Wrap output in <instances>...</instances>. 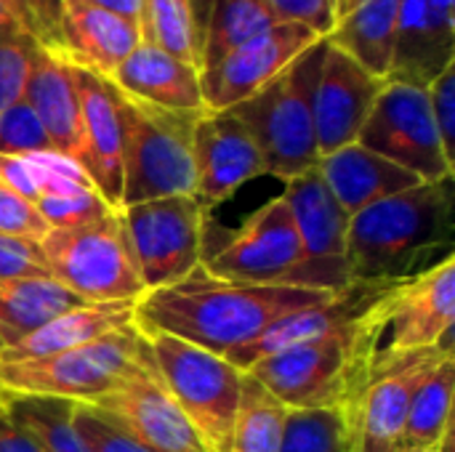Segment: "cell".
<instances>
[{"mask_svg":"<svg viewBox=\"0 0 455 452\" xmlns=\"http://www.w3.org/2000/svg\"><path fill=\"white\" fill-rule=\"evenodd\" d=\"M120 210L147 290L173 285L200 266L208 237V210L195 194L157 197Z\"/></svg>","mask_w":455,"mask_h":452,"instance_id":"obj_9","label":"cell"},{"mask_svg":"<svg viewBox=\"0 0 455 452\" xmlns=\"http://www.w3.org/2000/svg\"><path fill=\"white\" fill-rule=\"evenodd\" d=\"M317 170L349 218L379 200H387L392 194H400L405 189L424 184L411 170L365 149L357 141L320 157Z\"/></svg>","mask_w":455,"mask_h":452,"instance_id":"obj_25","label":"cell"},{"mask_svg":"<svg viewBox=\"0 0 455 452\" xmlns=\"http://www.w3.org/2000/svg\"><path fill=\"white\" fill-rule=\"evenodd\" d=\"M85 3L99 5L104 11H112V13L144 27V0H85Z\"/></svg>","mask_w":455,"mask_h":452,"instance_id":"obj_45","label":"cell"},{"mask_svg":"<svg viewBox=\"0 0 455 452\" xmlns=\"http://www.w3.org/2000/svg\"><path fill=\"white\" fill-rule=\"evenodd\" d=\"M136 320V304H83L77 309H69L35 333L19 338L16 344L3 346L0 365H16L27 360L51 357L75 346H83L88 341H96L117 328H125Z\"/></svg>","mask_w":455,"mask_h":452,"instance_id":"obj_26","label":"cell"},{"mask_svg":"<svg viewBox=\"0 0 455 452\" xmlns=\"http://www.w3.org/2000/svg\"><path fill=\"white\" fill-rule=\"evenodd\" d=\"M51 149V139L45 136L35 109L24 99L0 112V155L21 157Z\"/></svg>","mask_w":455,"mask_h":452,"instance_id":"obj_36","label":"cell"},{"mask_svg":"<svg viewBox=\"0 0 455 452\" xmlns=\"http://www.w3.org/2000/svg\"><path fill=\"white\" fill-rule=\"evenodd\" d=\"M427 96H429V107H432L443 147L455 163V61H451L427 85Z\"/></svg>","mask_w":455,"mask_h":452,"instance_id":"obj_40","label":"cell"},{"mask_svg":"<svg viewBox=\"0 0 455 452\" xmlns=\"http://www.w3.org/2000/svg\"><path fill=\"white\" fill-rule=\"evenodd\" d=\"M147 354V338L133 320L131 325L83 346L40 360L0 365V392L91 405L93 400L117 389L144 362Z\"/></svg>","mask_w":455,"mask_h":452,"instance_id":"obj_7","label":"cell"},{"mask_svg":"<svg viewBox=\"0 0 455 452\" xmlns=\"http://www.w3.org/2000/svg\"><path fill=\"white\" fill-rule=\"evenodd\" d=\"M35 208L48 229H67L88 224L109 210H115L93 186V181H69L43 192L35 200Z\"/></svg>","mask_w":455,"mask_h":452,"instance_id":"obj_35","label":"cell"},{"mask_svg":"<svg viewBox=\"0 0 455 452\" xmlns=\"http://www.w3.org/2000/svg\"><path fill=\"white\" fill-rule=\"evenodd\" d=\"M91 408L149 452H208L160 381L152 352L117 389L93 400Z\"/></svg>","mask_w":455,"mask_h":452,"instance_id":"obj_14","label":"cell"},{"mask_svg":"<svg viewBox=\"0 0 455 452\" xmlns=\"http://www.w3.org/2000/svg\"><path fill=\"white\" fill-rule=\"evenodd\" d=\"M72 421H75V429L80 432V437L88 442V448L93 452H149L133 437H128L123 429H117L104 416H99L91 405L75 402Z\"/></svg>","mask_w":455,"mask_h":452,"instance_id":"obj_38","label":"cell"},{"mask_svg":"<svg viewBox=\"0 0 455 452\" xmlns=\"http://www.w3.org/2000/svg\"><path fill=\"white\" fill-rule=\"evenodd\" d=\"M83 109V157L80 165L99 189V194L120 208L123 194V133L120 117L107 77L75 67Z\"/></svg>","mask_w":455,"mask_h":452,"instance_id":"obj_21","label":"cell"},{"mask_svg":"<svg viewBox=\"0 0 455 452\" xmlns=\"http://www.w3.org/2000/svg\"><path fill=\"white\" fill-rule=\"evenodd\" d=\"M29 19H32V29H35V40L64 59V35H61V16H64V0H24Z\"/></svg>","mask_w":455,"mask_h":452,"instance_id":"obj_43","label":"cell"},{"mask_svg":"<svg viewBox=\"0 0 455 452\" xmlns=\"http://www.w3.org/2000/svg\"><path fill=\"white\" fill-rule=\"evenodd\" d=\"M288 408L245 373L229 452H280Z\"/></svg>","mask_w":455,"mask_h":452,"instance_id":"obj_32","label":"cell"},{"mask_svg":"<svg viewBox=\"0 0 455 452\" xmlns=\"http://www.w3.org/2000/svg\"><path fill=\"white\" fill-rule=\"evenodd\" d=\"M3 3V8L16 19V24L21 27V29H27L32 37H35V29H32V19H29V11H27V5H24V0H0Z\"/></svg>","mask_w":455,"mask_h":452,"instance_id":"obj_46","label":"cell"},{"mask_svg":"<svg viewBox=\"0 0 455 452\" xmlns=\"http://www.w3.org/2000/svg\"><path fill=\"white\" fill-rule=\"evenodd\" d=\"M304 264L291 208L280 194L248 216L240 229L229 232L221 245L205 250L200 269L227 282L301 285Z\"/></svg>","mask_w":455,"mask_h":452,"instance_id":"obj_10","label":"cell"},{"mask_svg":"<svg viewBox=\"0 0 455 452\" xmlns=\"http://www.w3.org/2000/svg\"><path fill=\"white\" fill-rule=\"evenodd\" d=\"M381 360L405 357L453 341L455 333V256L448 253L429 269L397 282L384 298Z\"/></svg>","mask_w":455,"mask_h":452,"instance_id":"obj_13","label":"cell"},{"mask_svg":"<svg viewBox=\"0 0 455 452\" xmlns=\"http://www.w3.org/2000/svg\"><path fill=\"white\" fill-rule=\"evenodd\" d=\"M400 24V0H360L349 13L339 16L331 35V45L349 53L371 75L389 80Z\"/></svg>","mask_w":455,"mask_h":452,"instance_id":"obj_27","label":"cell"},{"mask_svg":"<svg viewBox=\"0 0 455 452\" xmlns=\"http://www.w3.org/2000/svg\"><path fill=\"white\" fill-rule=\"evenodd\" d=\"M37 248L48 274L85 304H136L147 293L120 208L80 226L48 229Z\"/></svg>","mask_w":455,"mask_h":452,"instance_id":"obj_6","label":"cell"},{"mask_svg":"<svg viewBox=\"0 0 455 452\" xmlns=\"http://www.w3.org/2000/svg\"><path fill=\"white\" fill-rule=\"evenodd\" d=\"M24 101L35 109L45 136L51 139V147L80 163L83 109L75 64L37 45L24 85Z\"/></svg>","mask_w":455,"mask_h":452,"instance_id":"obj_23","label":"cell"},{"mask_svg":"<svg viewBox=\"0 0 455 452\" xmlns=\"http://www.w3.org/2000/svg\"><path fill=\"white\" fill-rule=\"evenodd\" d=\"M357 3H360V0H336V19L344 16V13H349Z\"/></svg>","mask_w":455,"mask_h":452,"instance_id":"obj_50","label":"cell"},{"mask_svg":"<svg viewBox=\"0 0 455 452\" xmlns=\"http://www.w3.org/2000/svg\"><path fill=\"white\" fill-rule=\"evenodd\" d=\"M85 301L53 277H21L0 282V338L16 344L53 317L83 306Z\"/></svg>","mask_w":455,"mask_h":452,"instance_id":"obj_28","label":"cell"},{"mask_svg":"<svg viewBox=\"0 0 455 452\" xmlns=\"http://www.w3.org/2000/svg\"><path fill=\"white\" fill-rule=\"evenodd\" d=\"M453 448V434L451 437H445L440 445H432V448H408V450H400V452H451Z\"/></svg>","mask_w":455,"mask_h":452,"instance_id":"obj_49","label":"cell"},{"mask_svg":"<svg viewBox=\"0 0 455 452\" xmlns=\"http://www.w3.org/2000/svg\"><path fill=\"white\" fill-rule=\"evenodd\" d=\"M453 394L455 357H448L419 384L411 400L403 429V450L432 448L453 434Z\"/></svg>","mask_w":455,"mask_h":452,"instance_id":"obj_29","label":"cell"},{"mask_svg":"<svg viewBox=\"0 0 455 452\" xmlns=\"http://www.w3.org/2000/svg\"><path fill=\"white\" fill-rule=\"evenodd\" d=\"M0 405H5V392H0Z\"/></svg>","mask_w":455,"mask_h":452,"instance_id":"obj_51","label":"cell"},{"mask_svg":"<svg viewBox=\"0 0 455 452\" xmlns=\"http://www.w3.org/2000/svg\"><path fill=\"white\" fill-rule=\"evenodd\" d=\"M75 402L56 397L5 394V413L16 426L29 432L45 452H93L72 421Z\"/></svg>","mask_w":455,"mask_h":452,"instance_id":"obj_31","label":"cell"},{"mask_svg":"<svg viewBox=\"0 0 455 452\" xmlns=\"http://www.w3.org/2000/svg\"><path fill=\"white\" fill-rule=\"evenodd\" d=\"M157 376L208 452H229L245 373L227 357L165 333H144Z\"/></svg>","mask_w":455,"mask_h":452,"instance_id":"obj_8","label":"cell"},{"mask_svg":"<svg viewBox=\"0 0 455 452\" xmlns=\"http://www.w3.org/2000/svg\"><path fill=\"white\" fill-rule=\"evenodd\" d=\"M3 346H5V344H3V338H0V352H3Z\"/></svg>","mask_w":455,"mask_h":452,"instance_id":"obj_52","label":"cell"},{"mask_svg":"<svg viewBox=\"0 0 455 452\" xmlns=\"http://www.w3.org/2000/svg\"><path fill=\"white\" fill-rule=\"evenodd\" d=\"M277 21H293L328 37L336 24V0H267Z\"/></svg>","mask_w":455,"mask_h":452,"instance_id":"obj_41","label":"cell"},{"mask_svg":"<svg viewBox=\"0 0 455 452\" xmlns=\"http://www.w3.org/2000/svg\"><path fill=\"white\" fill-rule=\"evenodd\" d=\"M392 285L395 282H349L347 288L331 293L325 301H317L312 306L285 314L261 338H256L253 344H248L243 349H235L232 354H227V360L245 373L253 362H259L269 354H277L283 349L336 333V330L363 320L389 293Z\"/></svg>","mask_w":455,"mask_h":452,"instance_id":"obj_19","label":"cell"},{"mask_svg":"<svg viewBox=\"0 0 455 452\" xmlns=\"http://www.w3.org/2000/svg\"><path fill=\"white\" fill-rule=\"evenodd\" d=\"M195 197L211 208L227 202L243 184L267 176L261 147L235 109H205L195 125Z\"/></svg>","mask_w":455,"mask_h":452,"instance_id":"obj_17","label":"cell"},{"mask_svg":"<svg viewBox=\"0 0 455 452\" xmlns=\"http://www.w3.org/2000/svg\"><path fill=\"white\" fill-rule=\"evenodd\" d=\"M37 45L40 43L24 29L0 40V112L24 99V85Z\"/></svg>","mask_w":455,"mask_h":452,"instance_id":"obj_37","label":"cell"},{"mask_svg":"<svg viewBox=\"0 0 455 452\" xmlns=\"http://www.w3.org/2000/svg\"><path fill=\"white\" fill-rule=\"evenodd\" d=\"M19 29H21V27L16 24V19H13V16L3 8V3H0V40L8 37V35H13V32H19ZM24 32H27V29H24Z\"/></svg>","mask_w":455,"mask_h":452,"instance_id":"obj_48","label":"cell"},{"mask_svg":"<svg viewBox=\"0 0 455 452\" xmlns=\"http://www.w3.org/2000/svg\"><path fill=\"white\" fill-rule=\"evenodd\" d=\"M189 5H192V16H195L197 29H200V37H203L208 16H211V8H213V0H189Z\"/></svg>","mask_w":455,"mask_h":452,"instance_id":"obj_47","label":"cell"},{"mask_svg":"<svg viewBox=\"0 0 455 452\" xmlns=\"http://www.w3.org/2000/svg\"><path fill=\"white\" fill-rule=\"evenodd\" d=\"M325 56V37L291 61L269 85L235 109L251 133L256 136L267 176L291 181L317 168V136H315V88Z\"/></svg>","mask_w":455,"mask_h":452,"instance_id":"obj_5","label":"cell"},{"mask_svg":"<svg viewBox=\"0 0 455 452\" xmlns=\"http://www.w3.org/2000/svg\"><path fill=\"white\" fill-rule=\"evenodd\" d=\"M384 298L363 320L323 338L269 354L253 362L245 373L288 410L349 408L368 378L384 338Z\"/></svg>","mask_w":455,"mask_h":452,"instance_id":"obj_3","label":"cell"},{"mask_svg":"<svg viewBox=\"0 0 455 452\" xmlns=\"http://www.w3.org/2000/svg\"><path fill=\"white\" fill-rule=\"evenodd\" d=\"M448 357H455L453 341L421 349L405 357H373L371 373L349 402V424L355 452H400L411 400L419 384Z\"/></svg>","mask_w":455,"mask_h":452,"instance_id":"obj_12","label":"cell"},{"mask_svg":"<svg viewBox=\"0 0 455 452\" xmlns=\"http://www.w3.org/2000/svg\"><path fill=\"white\" fill-rule=\"evenodd\" d=\"M0 232L27 242H40L48 232L37 208L27 197L13 192L5 181H0Z\"/></svg>","mask_w":455,"mask_h":452,"instance_id":"obj_39","label":"cell"},{"mask_svg":"<svg viewBox=\"0 0 455 452\" xmlns=\"http://www.w3.org/2000/svg\"><path fill=\"white\" fill-rule=\"evenodd\" d=\"M336 290L301 285H248L205 274L200 266L136 301V328L165 333L213 354H232L261 338L285 314L325 301Z\"/></svg>","mask_w":455,"mask_h":452,"instance_id":"obj_1","label":"cell"},{"mask_svg":"<svg viewBox=\"0 0 455 452\" xmlns=\"http://www.w3.org/2000/svg\"><path fill=\"white\" fill-rule=\"evenodd\" d=\"M387 80L371 75L349 53L325 40L315 88V136L320 157L357 141Z\"/></svg>","mask_w":455,"mask_h":452,"instance_id":"obj_18","label":"cell"},{"mask_svg":"<svg viewBox=\"0 0 455 452\" xmlns=\"http://www.w3.org/2000/svg\"><path fill=\"white\" fill-rule=\"evenodd\" d=\"M0 452H45L29 432L11 421L5 405H0Z\"/></svg>","mask_w":455,"mask_h":452,"instance_id":"obj_44","label":"cell"},{"mask_svg":"<svg viewBox=\"0 0 455 452\" xmlns=\"http://www.w3.org/2000/svg\"><path fill=\"white\" fill-rule=\"evenodd\" d=\"M280 452H355L347 408L288 410Z\"/></svg>","mask_w":455,"mask_h":452,"instance_id":"obj_33","label":"cell"},{"mask_svg":"<svg viewBox=\"0 0 455 452\" xmlns=\"http://www.w3.org/2000/svg\"><path fill=\"white\" fill-rule=\"evenodd\" d=\"M455 61V0H400L389 80L427 88Z\"/></svg>","mask_w":455,"mask_h":452,"instance_id":"obj_20","label":"cell"},{"mask_svg":"<svg viewBox=\"0 0 455 452\" xmlns=\"http://www.w3.org/2000/svg\"><path fill=\"white\" fill-rule=\"evenodd\" d=\"M144 37L200 69L203 37L189 0H144Z\"/></svg>","mask_w":455,"mask_h":452,"instance_id":"obj_34","label":"cell"},{"mask_svg":"<svg viewBox=\"0 0 455 452\" xmlns=\"http://www.w3.org/2000/svg\"><path fill=\"white\" fill-rule=\"evenodd\" d=\"M283 200L291 208L301 248H304V288L341 290L349 280L347 266V232L349 216L331 194L320 170L312 168L291 181H285Z\"/></svg>","mask_w":455,"mask_h":452,"instance_id":"obj_15","label":"cell"},{"mask_svg":"<svg viewBox=\"0 0 455 452\" xmlns=\"http://www.w3.org/2000/svg\"><path fill=\"white\" fill-rule=\"evenodd\" d=\"M112 96L123 133L120 208L157 197L195 194V125L203 112L163 109L131 99L115 85Z\"/></svg>","mask_w":455,"mask_h":452,"instance_id":"obj_4","label":"cell"},{"mask_svg":"<svg viewBox=\"0 0 455 452\" xmlns=\"http://www.w3.org/2000/svg\"><path fill=\"white\" fill-rule=\"evenodd\" d=\"M453 178L419 184L349 218L347 266L352 282H400L453 253Z\"/></svg>","mask_w":455,"mask_h":452,"instance_id":"obj_2","label":"cell"},{"mask_svg":"<svg viewBox=\"0 0 455 452\" xmlns=\"http://www.w3.org/2000/svg\"><path fill=\"white\" fill-rule=\"evenodd\" d=\"M323 40L315 29L293 21H277L259 32L219 64L200 72L205 109H229L269 85L291 61Z\"/></svg>","mask_w":455,"mask_h":452,"instance_id":"obj_16","label":"cell"},{"mask_svg":"<svg viewBox=\"0 0 455 452\" xmlns=\"http://www.w3.org/2000/svg\"><path fill=\"white\" fill-rule=\"evenodd\" d=\"M120 93L176 112H205L200 69L144 37L107 77Z\"/></svg>","mask_w":455,"mask_h":452,"instance_id":"obj_22","label":"cell"},{"mask_svg":"<svg viewBox=\"0 0 455 452\" xmlns=\"http://www.w3.org/2000/svg\"><path fill=\"white\" fill-rule=\"evenodd\" d=\"M277 24L267 0H213L200 51V72L219 64L227 53Z\"/></svg>","mask_w":455,"mask_h":452,"instance_id":"obj_30","label":"cell"},{"mask_svg":"<svg viewBox=\"0 0 455 452\" xmlns=\"http://www.w3.org/2000/svg\"><path fill=\"white\" fill-rule=\"evenodd\" d=\"M21 277H51L37 242H27L0 232V282Z\"/></svg>","mask_w":455,"mask_h":452,"instance_id":"obj_42","label":"cell"},{"mask_svg":"<svg viewBox=\"0 0 455 452\" xmlns=\"http://www.w3.org/2000/svg\"><path fill=\"white\" fill-rule=\"evenodd\" d=\"M61 35L69 64L109 77L144 40V27L85 0H64Z\"/></svg>","mask_w":455,"mask_h":452,"instance_id":"obj_24","label":"cell"},{"mask_svg":"<svg viewBox=\"0 0 455 452\" xmlns=\"http://www.w3.org/2000/svg\"><path fill=\"white\" fill-rule=\"evenodd\" d=\"M357 144L411 170L424 184L453 178L455 163L443 147L427 88L387 80Z\"/></svg>","mask_w":455,"mask_h":452,"instance_id":"obj_11","label":"cell"}]
</instances>
